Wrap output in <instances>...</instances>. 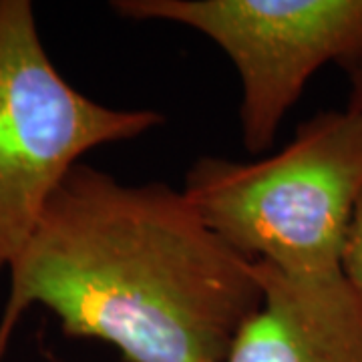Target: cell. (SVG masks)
Returning a JSON list of instances; mask_svg holds the SVG:
<instances>
[{
	"label": "cell",
	"instance_id": "8992f818",
	"mask_svg": "<svg viewBox=\"0 0 362 362\" xmlns=\"http://www.w3.org/2000/svg\"><path fill=\"white\" fill-rule=\"evenodd\" d=\"M340 268H342V276L346 284L362 308V195L350 221Z\"/></svg>",
	"mask_w": 362,
	"mask_h": 362
},
{
	"label": "cell",
	"instance_id": "5b68a950",
	"mask_svg": "<svg viewBox=\"0 0 362 362\" xmlns=\"http://www.w3.org/2000/svg\"><path fill=\"white\" fill-rule=\"evenodd\" d=\"M264 300L223 362H362V308L344 276L302 278L254 262Z\"/></svg>",
	"mask_w": 362,
	"mask_h": 362
},
{
	"label": "cell",
	"instance_id": "52a82bcc",
	"mask_svg": "<svg viewBox=\"0 0 362 362\" xmlns=\"http://www.w3.org/2000/svg\"><path fill=\"white\" fill-rule=\"evenodd\" d=\"M346 73L350 78V95L346 107L362 115V59L354 66H350Z\"/></svg>",
	"mask_w": 362,
	"mask_h": 362
},
{
	"label": "cell",
	"instance_id": "6da1fadb",
	"mask_svg": "<svg viewBox=\"0 0 362 362\" xmlns=\"http://www.w3.org/2000/svg\"><path fill=\"white\" fill-rule=\"evenodd\" d=\"M0 362L30 306L66 338L99 340L125 362H223L264 292L254 262L165 181L125 183L77 163L8 268Z\"/></svg>",
	"mask_w": 362,
	"mask_h": 362
},
{
	"label": "cell",
	"instance_id": "7a4b0ae2",
	"mask_svg": "<svg viewBox=\"0 0 362 362\" xmlns=\"http://www.w3.org/2000/svg\"><path fill=\"white\" fill-rule=\"evenodd\" d=\"M181 189L244 258L302 278L342 276L362 195V115L349 107L316 113L282 151L252 163L199 157Z\"/></svg>",
	"mask_w": 362,
	"mask_h": 362
},
{
	"label": "cell",
	"instance_id": "277c9868",
	"mask_svg": "<svg viewBox=\"0 0 362 362\" xmlns=\"http://www.w3.org/2000/svg\"><path fill=\"white\" fill-rule=\"evenodd\" d=\"M125 21L187 26L214 40L242 87L247 153L268 151L286 115L322 66L362 59V0H113Z\"/></svg>",
	"mask_w": 362,
	"mask_h": 362
},
{
	"label": "cell",
	"instance_id": "3957f363",
	"mask_svg": "<svg viewBox=\"0 0 362 362\" xmlns=\"http://www.w3.org/2000/svg\"><path fill=\"white\" fill-rule=\"evenodd\" d=\"M163 123L159 111L109 107L73 87L52 65L33 4L0 0V276L81 157Z\"/></svg>",
	"mask_w": 362,
	"mask_h": 362
}]
</instances>
